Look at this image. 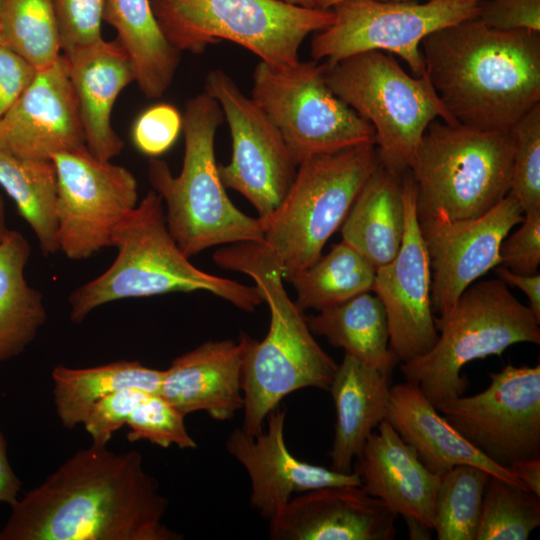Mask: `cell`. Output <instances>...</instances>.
<instances>
[{"label": "cell", "instance_id": "cell-2", "mask_svg": "<svg viewBox=\"0 0 540 540\" xmlns=\"http://www.w3.org/2000/svg\"><path fill=\"white\" fill-rule=\"evenodd\" d=\"M428 78L461 125L507 131L540 103V32L497 30L476 18L421 42Z\"/></svg>", "mask_w": 540, "mask_h": 540}, {"label": "cell", "instance_id": "cell-33", "mask_svg": "<svg viewBox=\"0 0 540 540\" xmlns=\"http://www.w3.org/2000/svg\"><path fill=\"white\" fill-rule=\"evenodd\" d=\"M489 473L457 465L439 476L434 530L439 540H475Z\"/></svg>", "mask_w": 540, "mask_h": 540}, {"label": "cell", "instance_id": "cell-6", "mask_svg": "<svg viewBox=\"0 0 540 540\" xmlns=\"http://www.w3.org/2000/svg\"><path fill=\"white\" fill-rule=\"evenodd\" d=\"M540 320L518 301L501 279L471 284L435 318L438 339L425 354L400 365L405 380L437 404L462 396L469 381L464 366L501 356L518 343L540 344Z\"/></svg>", "mask_w": 540, "mask_h": 540}, {"label": "cell", "instance_id": "cell-27", "mask_svg": "<svg viewBox=\"0 0 540 540\" xmlns=\"http://www.w3.org/2000/svg\"><path fill=\"white\" fill-rule=\"evenodd\" d=\"M30 255L19 231L0 241V363L24 352L47 319L43 295L25 279Z\"/></svg>", "mask_w": 540, "mask_h": 540}, {"label": "cell", "instance_id": "cell-40", "mask_svg": "<svg viewBox=\"0 0 540 540\" xmlns=\"http://www.w3.org/2000/svg\"><path fill=\"white\" fill-rule=\"evenodd\" d=\"M500 265L519 274L537 273L540 264V208L524 212V218L512 235L500 245Z\"/></svg>", "mask_w": 540, "mask_h": 540}, {"label": "cell", "instance_id": "cell-43", "mask_svg": "<svg viewBox=\"0 0 540 540\" xmlns=\"http://www.w3.org/2000/svg\"><path fill=\"white\" fill-rule=\"evenodd\" d=\"M498 278L506 284L515 286L521 289L527 296L530 302V309L533 311L537 319L540 320V275L534 274H519L508 270L505 267H496Z\"/></svg>", "mask_w": 540, "mask_h": 540}, {"label": "cell", "instance_id": "cell-31", "mask_svg": "<svg viewBox=\"0 0 540 540\" xmlns=\"http://www.w3.org/2000/svg\"><path fill=\"white\" fill-rule=\"evenodd\" d=\"M376 269L358 251L343 241L295 275L289 282L301 310L322 311L361 293L371 292Z\"/></svg>", "mask_w": 540, "mask_h": 540}, {"label": "cell", "instance_id": "cell-15", "mask_svg": "<svg viewBox=\"0 0 540 540\" xmlns=\"http://www.w3.org/2000/svg\"><path fill=\"white\" fill-rule=\"evenodd\" d=\"M204 91L218 102L232 139L230 162L218 165L221 181L264 218L283 200L298 164L278 129L225 71H209Z\"/></svg>", "mask_w": 540, "mask_h": 540}, {"label": "cell", "instance_id": "cell-28", "mask_svg": "<svg viewBox=\"0 0 540 540\" xmlns=\"http://www.w3.org/2000/svg\"><path fill=\"white\" fill-rule=\"evenodd\" d=\"M312 333L325 337L357 361L391 375L397 360L389 348L387 317L380 299L370 292L307 318Z\"/></svg>", "mask_w": 540, "mask_h": 540}, {"label": "cell", "instance_id": "cell-13", "mask_svg": "<svg viewBox=\"0 0 540 540\" xmlns=\"http://www.w3.org/2000/svg\"><path fill=\"white\" fill-rule=\"evenodd\" d=\"M57 177L59 251L72 260L112 245L120 222L137 206V181L125 167L95 157L86 146L52 157Z\"/></svg>", "mask_w": 540, "mask_h": 540}, {"label": "cell", "instance_id": "cell-18", "mask_svg": "<svg viewBox=\"0 0 540 540\" xmlns=\"http://www.w3.org/2000/svg\"><path fill=\"white\" fill-rule=\"evenodd\" d=\"M287 409L279 405L266 417V430L250 434L243 428L228 436L227 452L246 470L251 484L250 504L270 521L295 496L339 485L361 486L355 472L343 473L297 459L284 437Z\"/></svg>", "mask_w": 540, "mask_h": 540}, {"label": "cell", "instance_id": "cell-37", "mask_svg": "<svg viewBox=\"0 0 540 540\" xmlns=\"http://www.w3.org/2000/svg\"><path fill=\"white\" fill-rule=\"evenodd\" d=\"M57 22L61 52L68 56L103 40L107 0H50Z\"/></svg>", "mask_w": 540, "mask_h": 540}, {"label": "cell", "instance_id": "cell-4", "mask_svg": "<svg viewBox=\"0 0 540 540\" xmlns=\"http://www.w3.org/2000/svg\"><path fill=\"white\" fill-rule=\"evenodd\" d=\"M111 247L118 251L111 266L69 296L74 323L113 301L172 292L207 291L246 312L263 302L256 285L212 275L190 262L168 231L163 201L153 190L116 227Z\"/></svg>", "mask_w": 540, "mask_h": 540}, {"label": "cell", "instance_id": "cell-11", "mask_svg": "<svg viewBox=\"0 0 540 540\" xmlns=\"http://www.w3.org/2000/svg\"><path fill=\"white\" fill-rule=\"evenodd\" d=\"M322 61L288 67L260 61L252 74L251 99L278 129L293 158L303 160L364 144L375 130L327 86Z\"/></svg>", "mask_w": 540, "mask_h": 540}, {"label": "cell", "instance_id": "cell-21", "mask_svg": "<svg viewBox=\"0 0 540 540\" xmlns=\"http://www.w3.org/2000/svg\"><path fill=\"white\" fill-rule=\"evenodd\" d=\"M250 336L208 341L175 358L164 370L159 394L184 416L204 411L215 420L243 409L242 369Z\"/></svg>", "mask_w": 540, "mask_h": 540}, {"label": "cell", "instance_id": "cell-45", "mask_svg": "<svg viewBox=\"0 0 540 540\" xmlns=\"http://www.w3.org/2000/svg\"><path fill=\"white\" fill-rule=\"evenodd\" d=\"M507 469L527 489L540 496V457L515 461Z\"/></svg>", "mask_w": 540, "mask_h": 540}, {"label": "cell", "instance_id": "cell-35", "mask_svg": "<svg viewBox=\"0 0 540 540\" xmlns=\"http://www.w3.org/2000/svg\"><path fill=\"white\" fill-rule=\"evenodd\" d=\"M508 131L514 147L509 194L524 212L540 208V103Z\"/></svg>", "mask_w": 540, "mask_h": 540}, {"label": "cell", "instance_id": "cell-34", "mask_svg": "<svg viewBox=\"0 0 540 540\" xmlns=\"http://www.w3.org/2000/svg\"><path fill=\"white\" fill-rule=\"evenodd\" d=\"M540 525V496L489 475L475 540H526Z\"/></svg>", "mask_w": 540, "mask_h": 540}, {"label": "cell", "instance_id": "cell-12", "mask_svg": "<svg viewBox=\"0 0 540 540\" xmlns=\"http://www.w3.org/2000/svg\"><path fill=\"white\" fill-rule=\"evenodd\" d=\"M333 22L316 32L311 57L328 65L366 52L396 54L414 76L426 73L421 42L446 26L476 18L474 0L415 1L346 0L331 9Z\"/></svg>", "mask_w": 540, "mask_h": 540}, {"label": "cell", "instance_id": "cell-25", "mask_svg": "<svg viewBox=\"0 0 540 540\" xmlns=\"http://www.w3.org/2000/svg\"><path fill=\"white\" fill-rule=\"evenodd\" d=\"M390 376L344 355L329 387L336 413L331 469L352 472L367 438L385 419Z\"/></svg>", "mask_w": 540, "mask_h": 540}, {"label": "cell", "instance_id": "cell-9", "mask_svg": "<svg viewBox=\"0 0 540 540\" xmlns=\"http://www.w3.org/2000/svg\"><path fill=\"white\" fill-rule=\"evenodd\" d=\"M157 23L179 52L202 53L223 40L244 47L265 63L299 61L308 35L328 27L334 13L280 0H150Z\"/></svg>", "mask_w": 540, "mask_h": 540}, {"label": "cell", "instance_id": "cell-23", "mask_svg": "<svg viewBox=\"0 0 540 540\" xmlns=\"http://www.w3.org/2000/svg\"><path fill=\"white\" fill-rule=\"evenodd\" d=\"M63 58L86 147L98 159L110 161L124 147L112 127L111 113L121 91L135 82L130 58L118 40L104 39Z\"/></svg>", "mask_w": 540, "mask_h": 540}, {"label": "cell", "instance_id": "cell-17", "mask_svg": "<svg viewBox=\"0 0 540 540\" xmlns=\"http://www.w3.org/2000/svg\"><path fill=\"white\" fill-rule=\"evenodd\" d=\"M405 231L395 258L376 269L372 291L387 317L389 345L401 363L428 352L438 339L431 303V271L421 236L416 186L410 171L402 176Z\"/></svg>", "mask_w": 540, "mask_h": 540}, {"label": "cell", "instance_id": "cell-14", "mask_svg": "<svg viewBox=\"0 0 540 540\" xmlns=\"http://www.w3.org/2000/svg\"><path fill=\"white\" fill-rule=\"evenodd\" d=\"M491 382L473 396H459L436 409L471 445L507 468L540 457V366L508 364L489 373Z\"/></svg>", "mask_w": 540, "mask_h": 540}, {"label": "cell", "instance_id": "cell-46", "mask_svg": "<svg viewBox=\"0 0 540 540\" xmlns=\"http://www.w3.org/2000/svg\"><path fill=\"white\" fill-rule=\"evenodd\" d=\"M408 527V536L410 539H430L432 531L426 525L412 518H404Z\"/></svg>", "mask_w": 540, "mask_h": 540}, {"label": "cell", "instance_id": "cell-10", "mask_svg": "<svg viewBox=\"0 0 540 540\" xmlns=\"http://www.w3.org/2000/svg\"><path fill=\"white\" fill-rule=\"evenodd\" d=\"M325 81L337 97L372 125L380 164L398 176L410 170L433 120L458 124L426 73L411 76L382 51H366L327 64Z\"/></svg>", "mask_w": 540, "mask_h": 540}, {"label": "cell", "instance_id": "cell-32", "mask_svg": "<svg viewBox=\"0 0 540 540\" xmlns=\"http://www.w3.org/2000/svg\"><path fill=\"white\" fill-rule=\"evenodd\" d=\"M0 45L36 70L62 56L56 18L50 0H1Z\"/></svg>", "mask_w": 540, "mask_h": 540}, {"label": "cell", "instance_id": "cell-48", "mask_svg": "<svg viewBox=\"0 0 540 540\" xmlns=\"http://www.w3.org/2000/svg\"><path fill=\"white\" fill-rule=\"evenodd\" d=\"M292 6L303 8H318V0H280Z\"/></svg>", "mask_w": 540, "mask_h": 540}, {"label": "cell", "instance_id": "cell-30", "mask_svg": "<svg viewBox=\"0 0 540 540\" xmlns=\"http://www.w3.org/2000/svg\"><path fill=\"white\" fill-rule=\"evenodd\" d=\"M0 186L36 236L45 256L57 243V177L52 160H25L0 150Z\"/></svg>", "mask_w": 540, "mask_h": 540}, {"label": "cell", "instance_id": "cell-29", "mask_svg": "<svg viewBox=\"0 0 540 540\" xmlns=\"http://www.w3.org/2000/svg\"><path fill=\"white\" fill-rule=\"evenodd\" d=\"M164 370L139 361L119 360L88 368L57 365L52 369L53 401L62 426L82 424L91 407L106 395L126 387L159 393Z\"/></svg>", "mask_w": 540, "mask_h": 540}, {"label": "cell", "instance_id": "cell-52", "mask_svg": "<svg viewBox=\"0 0 540 540\" xmlns=\"http://www.w3.org/2000/svg\"><path fill=\"white\" fill-rule=\"evenodd\" d=\"M0 533H1V530H0Z\"/></svg>", "mask_w": 540, "mask_h": 540}, {"label": "cell", "instance_id": "cell-26", "mask_svg": "<svg viewBox=\"0 0 540 540\" xmlns=\"http://www.w3.org/2000/svg\"><path fill=\"white\" fill-rule=\"evenodd\" d=\"M402 176L379 164L340 227L342 241L358 251L375 269L395 258L403 240Z\"/></svg>", "mask_w": 540, "mask_h": 540}, {"label": "cell", "instance_id": "cell-7", "mask_svg": "<svg viewBox=\"0 0 540 540\" xmlns=\"http://www.w3.org/2000/svg\"><path fill=\"white\" fill-rule=\"evenodd\" d=\"M380 164L374 144L309 157L298 164L279 206L260 218L264 242L277 256L284 280L314 263Z\"/></svg>", "mask_w": 540, "mask_h": 540}, {"label": "cell", "instance_id": "cell-8", "mask_svg": "<svg viewBox=\"0 0 540 540\" xmlns=\"http://www.w3.org/2000/svg\"><path fill=\"white\" fill-rule=\"evenodd\" d=\"M513 149L508 130H479L433 120L409 170L416 186L418 218L436 211L450 219L488 212L509 193Z\"/></svg>", "mask_w": 540, "mask_h": 540}, {"label": "cell", "instance_id": "cell-42", "mask_svg": "<svg viewBox=\"0 0 540 540\" xmlns=\"http://www.w3.org/2000/svg\"><path fill=\"white\" fill-rule=\"evenodd\" d=\"M37 70L0 45V120L31 83Z\"/></svg>", "mask_w": 540, "mask_h": 540}, {"label": "cell", "instance_id": "cell-51", "mask_svg": "<svg viewBox=\"0 0 540 540\" xmlns=\"http://www.w3.org/2000/svg\"><path fill=\"white\" fill-rule=\"evenodd\" d=\"M0 4H1V0H0Z\"/></svg>", "mask_w": 540, "mask_h": 540}, {"label": "cell", "instance_id": "cell-38", "mask_svg": "<svg viewBox=\"0 0 540 540\" xmlns=\"http://www.w3.org/2000/svg\"><path fill=\"white\" fill-rule=\"evenodd\" d=\"M183 115L171 104H155L142 112L132 128L136 148L150 157L166 152L182 131Z\"/></svg>", "mask_w": 540, "mask_h": 540}, {"label": "cell", "instance_id": "cell-47", "mask_svg": "<svg viewBox=\"0 0 540 540\" xmlns=\"http://www.w3.org/2000/svg\"><path fill=\"white\" fill-rule=\"evenodd\" d=\"M9 231L10 229L6 223L5 203L0 194V241L5 238Z\"/></svg>", "mask_w": 540, "mask_h": 540}, {"label": "cell", "instance_id": "cell-50", "mask_svg": "<svg viewBox=\"0 0 540 540\" xmlns=\"http://www.w3.org/2000/svg\"><path fill=\"white\" fill-rule=\"evenodd\" d=\"M474 1H476V2H481V1H484V0H474Z\"/></svg>", "mask_w": 540, "mask_h": 540}, {"label": "cell", "instance_id": "cell-20", "mask_svg": "<svg viewBox=\"0 0 540 540\" xmlns=\"http://www.w3.org/2000/svg\"><path fill=\"white\" fill-rule=\"evenodd\" d=\"M396 514L361 486H328L294 496L269 521L275 540H392Z\"/></svg>", "mask_w": 540, "mask_h": 540}, {"label": "cell", "instance_id": "cell-41", "mask_svg": "<svg viewBox=\"0 0 540 540\" xmlns=\"http://www.w3.org/2000/svg\"><path fill=\"white\" fill-rule=\"evenodd\" d=\"M477 18L497 30L540 32V0H484Z\"/></svg>", "mask_w": 540, "mask_h": 540}, {"label": "cell", "instance_id": "cell-49", "mask_svg": "<svg viewBox=\"0 0 540 540\" xmlns=\"http://www.w3.org/2000/svg\"><path fill=\"white\" fill-rule=\"evenodd\" d=\"M346 0H318V8L324 10H330L335 5ZM384 1H402V0H384Z\"/></svg>", "mask_w": 540, "mask_h": 540}, {"label": "cell", "instance_id": "cell-16", "mask_svg": "<svg viewBox=\"0 0 540 540\" xmlns=\"http://www.w3.org/2000/svg\"><path fill=\"white\" fill-rule=\"evenodd\" d=\"M524 211L509 193L485 214L450 219L442 211L418 218L431 271V303L448 310L478 278L500 265V245Z\"/></svg>", "mask_w": 540, "mask_h": 540}, {"label": "cell", "instance_id": "cell-44", "mask_svg": "<svg viewBox=\"0 0 540 540\" xmlns=\"http://www.w3.org/2000/svg\"><path fill=\"white\" fill-rule=\"evenodd\" d=\"M21 487V481L8 460L6 439L0 429V503L14 504Z\"/></svg>", "mask_w": 540, "mask_h": 540}, {"label": "cell", "instance_id": "cell-22", "mask_svg": "<svg viewBox=\"0 0 540 540\" xmlns=\"http://www.w3.org/2000/svg\"><path fill=\"white\" fill-rule=\"evenodd\" d=\"M355 458L353 472L361 487L396 515L420 521L434 530L439 476L430 472L415 450L384 419Z\"/></svg>", "mask_w": 540, "mask_h": 540}, {"label": "cell", "instance_id": "cell-19", "mask_svg": "<svg viewBox=\"0 0 540 540\" xmlns=\"http://www.w3.org/2000/svg\"><path fill=\"white\" fill-rule=\"evenodd\" d=\"M85 144L78 105L61 56L35 77L0 120V150L25 160H51Z\"/></svg>", "mask_w": 540, "mask_h": 540}, {"label": "cell", "instance_id": "cell-39", "mask_svg": "<svg viewBox=\"0 0 540 540\" xmlns=\"http://www.w3.org/2000/svg\"><path fill=\"white\" fill-rule=\"evenodd\" d=\"M148 393L136 387H126L98 400L82 423L92 443L107 446L114 432L126 425L132 411Z\"/></svg>", "mask_w": 540, "mask_h": 540}, {"label": "cell", "instance_id": "cell-3", "mask_svg": "<svg viewBox=\"0 0 540 540\" xmlns=\"http://www.w3.org/2000/svg\"><path fill=\"white\" fill-rule=\"evenodd\" d=\"M213 260L250 276L270 311L268 332L260 342L250 338L242 369V428L255 435L285 396L306 387L329 390L338 364L287 294L280 262L264 241L229 244L216 250Z\"/></svg>", "mask_w": 540, "mask_h": 540}, {"label": "cell", "instance_id": "cell-36", "mask_svg": "<svg viewBox=\"0 0 540 540\" xmlns=\"http://www.w3.org/2000/svg\"><path fill=\"white\" fill-rule=\"evenodd\" d=\"M185 416L159 393H148L130 414L126 425L130 442L145 440L162 448L176 445L180 449H196L189 435Z\"/></svg>", "mask_w": 540, "mask_h": 540}, {"label": "cell", "instance_id": "cell-1", "mask_svg": "<svg viewBox=\"0 0 540 540\" xmlns=\"http://www.w3.org/2000/svg\"><path fill=\"white\" fill-rule=\"evenodd\" d=\"M168 507L136 450L91 444L11 505L0 540H179Z\"/></svg>", "mask_w": 540, "mask_h": 540}, {"label": "cell", "instance_id": "cell-24", "mask_svg": "<svg viewBox=\"0 0 540 540\" xmlns=\"http://www.w3.org/2000/svg\"><path fill=\"white\" fill-rule=\"evenodd\" d=\"M385 419L415 450L423 465L438 476L457 465H472L525 487L507 468L491 461L461 436L419 387L408 381L390 386Z\"/></svg>", "mask_w": 540, "mask_h": 540}, {"label": "cell", "instance_id": "cell-5", "mask_svg": "<svg viewBox=\"0 0 540 540\" xmlns=\"http://www.w3.org/2000/svg\"><path fill=\"white\" fill-rule=\"evenodd\" d=\"M224 116L205 91L186 102L184 157L179 175L151 157L148 179L166 204V225L181 251L191 257L205 249L238 242H262L259 217L240 211L229 199L215 158V135Z\"/></svg>", "mask_w": 540, "mask_h": 540}]
</instances>
